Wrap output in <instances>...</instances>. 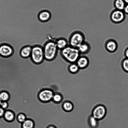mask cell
Returning a JSON list of instances; mask_svg holds the SVG:
<instances>
[{"label":"cell","instance_id":"cell-21","mask_svg":"<svg viewBox=\"0 0 128 128\" xmlns=\"http://www.w3.org/2000/svg\"><path fill=\"white\" fill-rule=\"evenodd\" d=\"M80 69L76 63H70L68 67V70L71 73L75 74L78 73Z\"/></svg>","mask_w":128,"mask_h":128},{"label":"cell","instance_id":"cell-4","mask_svg":"<svg viewBox=\"0 0 128 128\" xmlns=\"http://www.w3.org/2000/svg\"><path fill=\"white\" fill-rule=\"evenodd\" d=\"M85 41L84 34L80 31L76 30L72 33L69 38V45L78 48Z\"/></svg>","mask_w":128,"mask_h":128},{"label":"cell","instance_id":"cell-5","mask_svg":"<svg viewBox=\"0 0 128 128\" xmlns=\"http://www.w3.org/2000/svg\"><path fill=\"white\" fill-rule=\"evenodd\" d=\"M54 92L50 88H43L40 90L38 94L39 100L43 103H46L52 101Z\"/></svg>","mask_w":128,"mask_h":128},{"label":"cell","instance_id":"cell-29","mask_svg":"<svg viewBox=\"0 0 128 128\" xmlns=\"http://www.w3.org/2000/svg\"><path fill=\"white\" fill-rule=\"evenodd\" d=\"M46 128H57V127L54 125L52 124H50L48 125Z\"/></svg>","mask_w":128,"mask_h":128},{"label":"cell","instance_id":"cell-26","mask_svg":"<svg viewBox=\"0 0 128 128\" xmlns=\"http://www.w3.org/2000/svg\"><path fill=\"white\" fill-rule=\"evenodd\" d=\"M5 110L0 106V118L3 117Z\"/></svg>","mask_w":128,"mask_h":128},{"label":"cell","instance_id":"cell-14","mask_svg":"<svg viewBox=\"0 0 128 128\" xmlns=\"http://www.w3.org/2000/svg\"><path fill=\"white\" fill-rule=\"evenodd\" d=\"M3 118L6 121L11 122L15 120L16 116L13 111L10 110H5Z\"/></svg>","mask_w":128,"mask_h":128},{"label":"cell","instance_id":"cell-23","mask_svg":"<svg viewBox=\"0 0 128 128\" xmlns=\"http://www.w3.org/2000/svg\"><path fill=\"white\" fill-rule=\"evenodd\" d=\"M120 65L122 70L128 73V58H124L122 60Z\"/></svg>","mask_w":128,"mask_h":128},{"label":"cell","instance_id":"cell-12","mask_svg":"<svg viewBox=\"0 0 128 128\" xmlns=\"http://www.w3.org/2000/svg\"><path fill=\"white\" fill-rule=\"evenodd\" d=\"M51 16V14L50 12L46 10H43L40 12L38 16L39 20L43 22L48 21Z\"/></svg>","mask_w":128,"mask_h":128},{"label":"cell","instance_id":"cell-24","mask_svg":"<svg viewBox=\"0 0 128 128\" xmlns=\"http://www.w3.org/2000/svg\"><path fill=\"white\" fill-rule=\"evenodd\" d=\"M26 115L24 113L21 112L19 113L16 116V119L17 122L20 124L24 122L27 119Z\"/></svg>","mask_w":128,"mask_h":128},{"label":"cell","instance_id":"cell-16","mask_svg":"<svg viewBox=\"0 0 128 128\" xmlns=\"http://www.w3.org/2000/svg\"><path fill=\"white\" fill-rule=\"evenodd\" d=\"M62 107L64 111L67 112H69L73 110L74 106L73 103L70 101L66 100L62 103Z\"/></svg>","mask_w":128,"mask_h":128},{"label":"cell","instance_id":"cell-13","mask_svg":"<svg viewBox=\"0 0 128 128\" xmlns=\"http://www.w3.org/2000/svg\"><path fill=\"white\" fill-rule=\"evenodd\" d=\"M32 46L27 45L23 47L20 51V54L22 58H26L30 57L32 51Z\"/></svg>","mask_w":128,"mask_h":128},{"label":"cell","instance_id":"cell-3","mask_svg":"<svg viewBox=\"0 0 128 128\" xmlns=\"http://www.w3.org/2000/svg\"><path fill=\"white\" fill-rule=\"evenodd\" d=\"M30 58L32 62L36 64L42 63L44 59L43 47L38 45L32 46Z\"/></svg>","mask_w":128,"mask_h":128},{"label":"cell","instance_id":"cell-30","mask_svg":"<svg viewBox=\"0 0 128 128\" xmlns=\"http://www.w3.org/2000/svg\"><path fill=\"white\" fill-rule=\"evenodd\" d=\"M126 4H128V0H124Z\"/></svg>","mask_w":128,"mask_h":128},{"label":"cell","instance_id":"cell-17","mask_svg":"<svg viewBox=\"0 0 128 128\" xmlns=\"http://www.w3.org/2000/svg\"><path fill=\"white\" fill-rule=\"evenodd\" d=\"M55 43L58 49L60 50L68 46L67 40L63 38H60L57 39Z\"/></svg>","mask_w":128,"mask_h":128},{"label":"cell","instance_id":"cell-28","mask_svg":"<svg viewBox=\"0 0 128 128\" xmlns=\"http://www.w3.org/2000/svg\"><path fill=\"white\" fill-rule=\"evenodd\" d=\"M124 55L125 58H128V47L125 49L124 51Z\"/></svg>","mask_w":128,"mask_h":128},{"label":"cell","instance_id":"cell-10","mask_svg":"<svg viewBox=\"0 0 128 128\" xmlns=\"http://www.w3.org/2000/svg\"><path fill=\"white\" fill-rule=\"evenodd\" d=\"M76 63L80 69L83 70L88 67L90 63V61L87 56L84 55H80Z\"/></svg>","mask_w":128,"mask_h":128},{"label":"cell","instance_id":"cell-27","mask_svg":"<svg viewBox=\"0 0 128 128\" xmlns=\"http://www.w3.org/2000/svg\"><path fill=\"white\" fill-rule=\"evenodd\" d=\"M123 11L126 14L128 15V4H126Z\"/></svg>","mask_w":128,"mask_h":128},{"label":"cell","instance_id":"cell-31","mask_svg":"<svg viewBox=\"0 0 128 128\" xmlns=\"http://www.w3.org/2000/svg\"><path fill=\"white\" fill-rule=\"evenodd\" d=\"M2 101L0 100V106L1 105V104H2Z\"/></svg>","mask_w":128,"mask_h":128},{"label":"cell","instance_id":"cell-19","mask_svg":"<svg viewBox=\"0 0 128 128\" xmlns=\"http://www.w3.org/2000/svg\"><path fill=\"white\" fill-rule=\"evenodd\" d=\"M63 99V95L61 93L56 92L54 93L52 101L54 104H58L62 102Z\"/></svg>","mask_w":128,"mask_h":128},{"label":"cell","instance_id":"cell-11","mask_svg":"<svg viewBox=\"0 0 128 128\" xmlns=\"http://www.w3.org/2000/svg\"><path fill=\"white\" fill-rule=\"evenodd\" d=\"M78 48L81 54L84 55L89 53L91 49V46L89 42L85 41Z\"/></svg>","mask_w":128,"mask_h":128},{"label":"cell","instance_id":"cell-8","mask_svg":"<svg viewBox=\"0 0 128 128\" xmlns=\"http://www.w3.org/2000/svg\"><path fill=\"white\" fill-rule=\"evenodd\" d=\"M104 47L108 52L114 53L117 50L118 47V44L117 42L115 39L109 38L106 41Z\"/></svg>","mask_w":128,"mask_h":128},{"label":"cell","instance_id":"cell-15","mask_svg":"<svg viewBox=\"0 0 128 128\" xmlns=\"http://www.w3.org/2000/svg\"><path fill=\"white\" fill-rule=\"evenodd\" d=\"M99 122L100 120L95 118L91 114L88 116L87 119V124L90 128H98Z\"/></svg>","mask_w":128,"mask_h":128},{"label":"cell","instance_id":"cell-20","mask_svg":"<svg viewBox=\"0 0 128 128\" xmlns=\"http://www.w3.org/2000/svg\"><path fill=\"white\" fill-rule=\"evenodd\" d=\"M126 4L124 0H114L113 5L115 9L123 10Z\"/></svg>","mask_w":128,"mask_h":128},{"label":"cell","instance_id":"cell-22","mask_svg":"<svg viewBox=\"0 0 128 128\" xmlns=\"http://www.w3.org/2000/svg\"><path fill=\"white\" fill-rule=\"evenodd\" d=\"M10 98V95L8 92L3 90L0 92V100L2 102H8Z\"/></svg>","mask_w":128,"mask_h":128},{"label":"cell","instance_id":"cell-6","mask_svg":"<svg viewBox=\"0 0 128 128\" xmlns=\"http://www.w3.org/2000/svg\"><path fill=\"white\" fill-rule=\"evenodd\" d=\"M107 112L106 106L103 104H99L94 108L92 110L91 114L97 120H100L106 117Z\"/></svg>","mask_w":128,"mask_h":128},{"label":"cell","instance_id":"cell-18","mask_svg":"<svg viewBox=\"0 0 128 128\" xmlns=\"http://www.w3.org/2000/svg\"><path fill=\"white\" fill-rule=\"evenodd\" d=\"M35 126L34 121L30 118H27L21 124V128H34Z\"/></svg>","mask_w":128,"mask_h":128},{"label":"cell","instance_id":"cell-1","mask_svg":"<svg viewBox=\"0 0 128 128\" xmlns=\"http://www.w3.org/2000/svg\"><path fill=\"white\" fill-rule=\"evenodd\" d=\"M60 54L62 58L70 64L76 63L81 55L78 48L70 45L61 50Z\"/></svg>","mask_w":128,"mask_h":128},{"label":"cell","instance_id":"cell-2","mask_svg":"<svg viewBox=\"0 0 128 128\" xmlns=\"http://www.w3.org/2000/svg\"><path fill=\"white\" fill-rule=\"evenodd\" d=\"M44 59L50 61L56 58L58 49L55 42L49 40L45 43L43 47Z\"/></svg>","mask_w":128,"mask_h":128},{"label":"cell","instance_id":"cell-9","mask_svg":"<svg viewBox=\"0 0 128 128\" xmlns=\"http://www.w3.org/2000/svg\"><path fill=\"white\" fill-rule=\"evenodd\" d=\"M13 49L9 44H4L0 45V55L4 57H8L13 54Z\"/></svg>","mask_w":128,"mask_h":128},{"label":"cell","instance_id":"cell-7","mask_svg":"<svg viewBox=\"0 0 128 128\" xmlns=\"http://www.w3.org/2000/svg\"><path fill=\"white\" fill-rule=\"evenodd\" d=\"M126 18V14L123 10L114 9L111 12L110 18L112 23L118 24L123 22Z\"/></svg>","mask_w":128,"mask_h":128},{"label":"cell","instance_id":"cell-25","mask_svg":"<svg viewBox=\"0 0 128 128\" xmlns=\"http://www.w3.org/2000/svg\"><path fill=\"white\" fill-rule=\"evenodd\" d=\"M8 106V104L7 101H2L0 106L5 110H6Z\"/></svg>","mask_w":128,"mask_h":128}]
</instances>
